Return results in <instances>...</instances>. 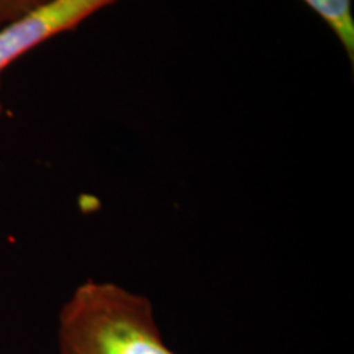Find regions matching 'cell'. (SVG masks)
Instances as JSON below:
<instances>
[{"label":"cell","mask_w":354,"mask_h":354,"mask_svg":"<svg viewBox=\"0 0 354 354\" xmlns=\"http://www.w3.org/2000/svg\"><path fill=\"white\" fill-rule=\"evenodd\" d=\"M59 354H177L159 331L151 300L113 282L87 281L57 318Z\"/></svg>","instance_id":"obj_1"},{"label":"cell","mask_w":354,"mask_h":354,"mask_svg":"<svg viewBox=\"0 0 354 354\" xmlns=\"http://www.w3.org/2000/svg\"><path fill=\"white\" fill-rule=\"evenodd\" d=\"M118 0H50L20 19L0 26V79L26 53L57 35L77 28L94 13ZM3 105L0 104V117Z\"/></svg>","instance_id":"obj_2"},{"label":"cell","mask_w":354,"mask_h":354,"mask_svg":"<svg viewBox=\"0 0 354 354\" xmlns=\"http://www.w3.org/2000/svg\"><path fill=\"white\" fill-rule=\"evenodd\" d=\"M320 19L330 26L335 37L343 44L349 57L354 63V17L353 0H304Z\"/></svg>","instance_id":"obj_3"},{"label":"cell","mask_w":354,"mask_h":354,"mask_svg":"<svg viewBox=\"0 0 354 354\" xmlns=\"http://www.w3.org/2000/svg\"><path fill=\"white\" fill-rule=\"evenodd\" d=\"M50 0H0V26L20 19Z\"/></svg>","instance_id":"obj_4"}]
</instances>
